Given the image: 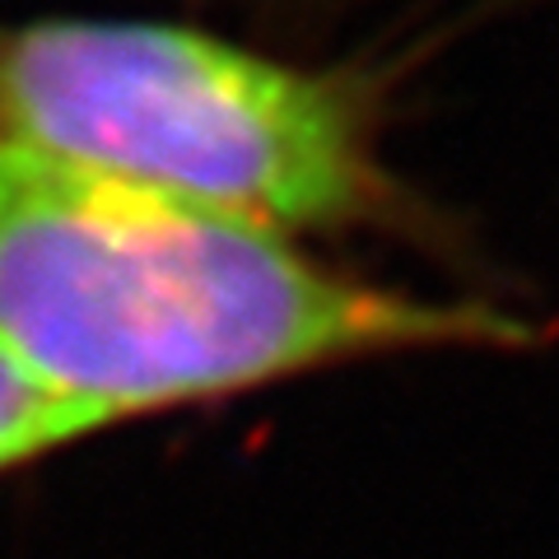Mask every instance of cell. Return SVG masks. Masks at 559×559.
<instances>
[{"label":"cell","mask_w":559,"mask_h":559,"mask_svg":"<svg viewBox=\"0 0 559 559\" xmlns=\"http://www.w3.org/2000/svg\"><path fill=\"white\" fill-rule=\"evenodd\" d=\"M84 439H94V429L80 415L57 406L47 392H38L0 359V476Z\"/></svg>","instance_id":"cell-3"},{"label":"cell","mask_w":559,"mask_h":559,"mask_svg":"<svg viewBox=\"0 0 559 559\" xmlns=\"http://www.w3.org/2000/svg\"><path fill=\"white\" fill-rule=\"evenodd\" d=\"M522 341L509 312L364 285L275 229L0 140V359L94 433L359 359Z\"/></svg>","instance_id":"cell-1"},{"label":"cell","mask_w":559,"mask_h":559,"mask_svg":"<svg viewBox=\"0 0 559 559\" xmlns=\"http://www.w3.org/2000/svg\"><path fill=\"white\" fill-rule=\"evenodd\" d=\"M0 140L285 238L382 205L369 117L341 80L159 20L5 33Z\"/></svg>","instance_id":"cell-2"}]
</instances>
